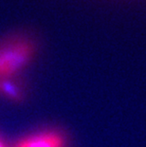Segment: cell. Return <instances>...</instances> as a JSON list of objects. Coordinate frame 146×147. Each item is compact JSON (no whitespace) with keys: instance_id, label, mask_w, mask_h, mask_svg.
<instances>
[{"instance_id":"obj_3","label":"cell","mask_w":146,"mask_h":147,"mask_svg":"<svg viewBox=\"0 0 146 147\" xmlns=\"http://www.w3.org/2000/svg\"><path fill=\"white\" fill-rule=\"evenodd\" d=\"M0 93L15 102H22L25 100L23 88L11 78H0Z\"/></svg>"},{"instance_id":"obj_1","label":"cell","mask_w":146,"mask_h":147,"mask_svg":"<svg viewBox=\"0 0 146 147\" xmlns=\"http://www.w3.org/2000/svg\"><path fill=\"white\" fill-rule=\"evenodd\" d=\"M36 52V45L27 38H16L0 47V78H11L29 65Z\"/></svg>"},{"instance_id":"obj_4","label":"cell","mask_w":146,"mask_h":147,"mask_svg":"<svg viewBox=\"0 0 146 147\" xmlns=\"http://www.w3.org/2000/svg\"><path fill=\"white\" fill-rule=\"evenodd\" d=\"M0 147H5V145L3 144V143H2L1 142H0Z\"/></svg>"},{"instance_id":"obj_2","label":"cell","mask_w":146,"mask_h":147,"mask_svg":"<svg viewBox=\"0 0 146 147\" xmlns=\"http://www.w3.org/2000/svg\"><path fill=\"white\" fill-rule=\"evenodd\" d=\"M15 147H67V140L61 133L48 130L23 139Z\"/></svg>"}]
</instances>
